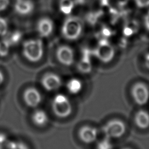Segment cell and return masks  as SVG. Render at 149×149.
Here are the masks:
<instances>
[{
  "instance_id": "1",
  "label": "cell",
  "mask_w": 149,
  "mask_h": 149,
  "mask_svg": "<svg viewBox=\"0 0 149 149\" xmlns=\"http://www.w3.org/2000/svg\"><path fill=\"white\" fill-rule=\"evenodd\" d=\"M22 53L24 58L31 62L36 63L40 61L44 53L43 42L39 38L25 41L22 46Z\"/></svg>"
},
{
  "instance_id": "2",
  "label": "cell",
  "mask_w": 149,
  "mask_h": 149,
  "mask_svg": "<svg viewBox=\"0 0 149 149\" xmlns=\"http://www.w3.org/2000/svg\"><path fill=\"white\" fill-rule=\"evenodd\" d=\"M83 25L81 20L76 16H68L61 27L62 36L70 41L76 40L81 34Z\"/></svg>"
},
{
  "instance_id": "3",
  "label": "cell",
  "mask_w": 149,
  "mask_h": 149,
  "mask_svg": "<svg viewBox=\"0 0 149 149\" xmlns=\"http://www.w3.org/2000/svg\"><path fill=\"white\" fill-rule=\"evenodd\" d=\"M52 109L54 114L59 118H66L72 112V105L69 98L63 94H58L53 98Z\"/></svg>"
},
{
  "instance_id": "4",
  "label": "cell",
  "mask_w": 149,
  "mask_h": 149,
  "mask_svg": "<svg viewBox=\"0 0 149 149\" xmlns=\"http://www.w3.org/2000/svg\"><path fill=\"white\" fill-rule=\"evenodd\" d=\"M102 132L106 137L110 139H118L124 135L126 130V124L119 119H112L102 127Z\"/></svg>"
},
{
  "instance_id": "5",
  "label": "cell",
  "mask_w": 149,
  "mask_h": 149,
  "mask_svg": "<svg viewBox=\"0 0 149 149\" xmlns=\"http://www.w3.org/2000/svg\"><path fill=\"white\" fill-rule=\"evenodd\" d=\"M131 95L134 102L140 106L146 105L149 100V88L144 83L137 82L131 88Z\"/></svg>"
},
{
  "instance_id": "6",
  "label": "cell",
  "mask_w": 149,
  "mask_h": 149,
  "mask_svg": "<svg viewBox=\"0 0 149 149\" xmlns=\"http://www.w3.org/2000/svg\"><path fill=\"white\" fill-rule=\"evenodd\" d=\"M115 55L113 47L107 40L100 41L95 49V55L97 58L104 63H108L112 61Z\"/></svg>"
},
{
  "instance_id": "7",
  "label": "cell",
  "mask_w": 149,
  "mask_h": 149,
  "mask_svg": "<svg viewBox=\"0 0 149 149\" xmlns=\"http://www.w3.org/2000/svg\"><path fill=\"white\" fill-rule=\"evenodd\" d=\"M41 83L44 89L48 91H56L62 86V81L60 76L54 73H45L41 78Z\"/></svg>"
},
{
  "instance_id": "8",
  "label": "cell",
  "mask_w": 149,
  "mask_h": 149,
  "mask_svg": "<svg viewBox=\"0 0 149 149\" xmlns=\"http://www.w3.org/2000/svg\"><path fill=\"white\" fill-rule=\"evenodd\" d=\"M56 56L59 63L65 66H70L74 62L73 50L70 47L66 45H61L58 47Z\"/></svg>"
},
{
  "instance_id": "9",
  "label": "cell",
  "mask_w": 149,
  "mask_h": 149,
  "mask_svg": "<svg viewBox=\"0 0 149 149\" xmlns=\"http://www.w3.org/2000/svg\"><path fill=\"white\" fill-rule=\"evenodd\" d=\"M25 104L30 108H36L40 105L42 100L41 94L36 88L30 87L26 88L23 94Z\"/></svg>"
},
{
  "instance_id": "10",
  "label": "cell",
  "mask_w": 149,
  "mask_h": 149,
  "mask_svg": "<svg viewBox=\"0 0 149 149\" xmlns=\"http://www.w3.org/2000/svg\"><path fill=\"white\" fill-rule=\"evenodd\" d=\"M54 30L52 20L47 17H43L38 20L36 25V30L40 37L47 38L49 37Z\"/></svg>"
},
{
  "instance_id": "11",
  "label": "cell",
  "mask_w": 149,
  "mask_h": 149,
  "mask_svg": "<svg viewBox=\"0 0 149 149\" xmlns=\"http://www.w3.org/2000/svg\"><path fill=\"white\" fill-rule=\"evenodd\" d=\"M78 136L82 142L90 144L97 140L98 130L94 127L85 125L80 127L78 132Z\"/></svg>"
},
{
  "instance_id": "12",
  "label": "cell",
  "mask_w": 149,
  "mask_h": 149,
  "mask_svg": "<svg viewBox=\"0 0 149 149\" xmlns=\"http://www.w3.org/2000/svg\"><path fill=\"white\" fill-rule=\"evenodd\" d=\"M14 9L19 15L27 16L33 12L34 4L31 0H16Z\"/></svg>"
},
{
  "instance_id": "13",
  "label": "cell",
  "mask_w": 149,
  "mask_h": 149,
  "mask_svg": "<svg viewBox=\"0 0 149 149\" xmlns=\"http://www.w3.org/2000/svg\"><path fill=\"white\" fill-rule=\"evenodd\" d=\"M134 123L141 129L149 127V112L145 109L139 110L134 115Z\"/></svg>"
},
{
  "instance_id": "14",
  "label": "cell",
  "mask_w": 149,
  "mask_h": 149,
  "mask_svg": "<svg viewBox=\"0 0 149 149\" xmlns=\"http://www.w3.org/2000/svg\"><path fill=\"white\" fill-rule=\"evenodd\" d=\"M33 123L38 127L45 126L48 122V116L43 109H37L34 111L31 115Z\"/></svg>"
},
{
  "instance_id": "15",
  "label": "cell",
  "mask_w": 149,
  "mask_h": 149,
  "mask_svg": "<svg viewBox=\"0 0 149 149\" xmlns=\"http://www.w3.org/2000/svg\"><path fill=\"white\" fill-rule=\"evenodd\" d=\"M66 87L69 93L76 95L82 90L83 83L77 78H72L66 83Z\"/></svg>"
},
{
  "instance_id": "16",
  "label": "cell",
  "mask_w": 149,
  "mask_h": 149,
  "mask_svg": "<svg viewBox=\"0 0 149 149\" xmlns=\"http://www.w3.org/2000/svg\"><path fill=\"white\" fill-rule=\"evenodd\" d=\"M77 69L81 73L84 74L88 73L91 71L92 65L88 54H86L80 61L77 65Z\"/></svg>"
},
{
  "instance_id": "17",
  "label": "cell",
  "mask_w": 149,
  "mask_h": 149,
  "mask_svg": "<svg viewBox=\"0 0 149 149\" xmlns=\"http://www.w3.org/2000/svg\"><path fill=\"white\" fill-rule=\"evenodd\" d=\"M74 7V3L73 0H59V9L60 12L65 15L69 16L72 12Z\"/></svg>"
},
{
  "instance_id": "18",
  "label": "cell",
  "mask_w": 149,
  "mask_h": 149,
  "mask_svg": "<svg viewBox=\"0 0 149 149\" xmlns=\"http://www.w3.org/2000/svg\"><path fill=\"white\" fill-rule=\"evenodd\" d=\"M10 47V44L6 38L0 40V56H7L9 54Z\"/></svg>"
},
{
  "instance_id": "19",
  "label": "cell",
  "mask_w": 149,
  "mask_h": 149,
  "mask_svg": "<svg viewBox=\"0 0 149 149\" xmlns=\"http://www.w3.org/2000/svg\"><path fill=\"white\" fill-rule=\"evenodd\" d=\"M138 29V25L135 22H129L126 24L123 29V33L127 36H130L135 31H137Z\"/></svg>"
},
{
  "instance_id": "20",
  "label": "cell",
  "mask_w": 149,
  "mask_h": 149,
  "mask_svg": "<svg viewBox=\"0 0 149 149\" xmlns=\"http://www.w3.org/2000/svg\"><path fill=\"white\" fill-rule=\"evenodd\" d=\"M96 149H113V144L111 139L106 137L100 140L96 145Z\"/></svg>"
},
{
  "instance_id": "21",
  "label": "cell",
  "mask_w": 149,
  "mask_h": 149,
  "mask_svg": "<svg viewBox=\"0 0 149 149\" xmlns=\"http://www.w3.org/2000/svg\"><path fill=\"white\" fill-rule=\"evenodd\" d=\"M8 22L5 18L0 17V37H5L8 35Z\"/></svg>"
},
{
  "instance_id": "22",
  "label": "cell",
  "mask_w": 149,
  "mask_h": 149,
  "mask_svg": "<svg viewBox=\"0 0 149 149\" xmlns=\"http://www.w3.org/2000/svg\"><path fill=\"white\" fill-rule=\"evenodd\" d=\"M6 145L8 149H29L25 144L21 142L8 141Z\"/></svg>"
},
{
  "instance_id": "23",
  "label": "cell",
  "mask_w": 149,
  "mask_h": 149,
  "mask_svg": "<svg viewBox=\"0 0 149 149\" xmlns=\"http://www.w3.org/2000/svg\"><path fill=\"white\" fill-rule=\"evenodd\" d=\"M20 36H21L20 34H19L18 32L17 33L16 32V33H13L11 35V36H9L8 37H7V38H5L8 41V42L12 46V45H15V44L17 43L20 41L21 38Z\"/></svg>"
},
{
  "instance_id": "24",
  "label": "cell",
  "mask_w": 149,
  "mask_h": 149,
  "mask_svg": "<svg viewBox=\"0 0 149 149\" xmlns=\"http://www.w3.org/2000/svg\"><path fill=\"white\" fill-rule=\"evenodd\" d=\"M10 0H0V12L6 10L9 6Z\"/></svg>"
},
{
  "instance_id": "25",
  "label": "cell",
  "mask_w": 149,
  "mask_h": 149,
  "mask_svg": "<svg viewBox=\"0 0 149 149\" xmlns=\"http://www.w3.org/2000/svg\"><path fill=\"white\" fill-rule=\"evenodd\" d=\"M8 143L7 136L2 133H0V148L3 147Z\"/></svg>"
},
{
  "instance_id": "26",
  "label": "cell",
  "mask_w": 149,
  "mask_h": 149,
  "mask_svg": "<svg viewBox=\"0 0 149 149\" xmlns=\"http://www.w3.org/2000/svg\"><path fill=\"white\" fill-rule=\"evenodd\" d=\"M136 3L140 8L146 7L149 5V0H136Z\"/></svg>"
},
{
  "instance_id": "27",
  "label": "cell",
  "mask_w": 149,
  "mask_h": 149,
  "mask_svg": "<svg viewBox=\"0 0 149 149\" xmlns=\"http://www.w3.org/2000/svg\"><path fill=\"white\" fill-rule=\"evenodd\" d=\"M144 64L146 67L149 69V53L146 54L144 58Z\"/></svg>"
},
{
  "instance_id": "28",
  "label": "cell",
  "mask_w": 149,
  "mask_h": 149,
  "mask_svg": "<svg viewBox=\"0 0 149 149\" xmlns=\"http://www.w3.org/2000/svg\"><path fill=\"white\" fill-rule=\"evenodd\" d=\"M117 1V2L120 4V5H125V4H126L129 0H116Z\"/></svg>"
},
{
  "instance_id": "29",
  "label": "cell",
  "mask_w": 149,
  "mask_h": 149,
  "mask_svg": "<svg viewBox=\"0 0 149 149\" xmlns=\"http://www.w3.org/2000/svg\"><path fill=\"white\" fill-rule=\"evenodd\" d=\"M145 21H146V27H147V29L149 30V12L148 13V14L147 15V16H146V17Z\"/></svg>"
},
{
  "instance_id": "30",
  "label": "cell",
  "mask_w": 149,
  "mask_h": 149,
  "mask_svg": "<svg viewBox=\"0 0 149 149\" xmlns=\"http://www.w3.org/2000/svg\"><path fill=\"white\" fill-rule=\"evenodd\" d=\"M3 80H4V75L3 73L0 70V85L2 84V83L3 82Z\"/></svg>"
},
{
  "instance_id": "31",
  "label": "cell",
  "mask_w": 149,
  "mask_h": 149,
  "mask_svg": "<svg viewBox=\"0 0 149 149\" xmlns=\"http://www.w3.org/2000/svg\"><path fill=\"white\" fill-rule=\"evenodd\" d=\"M122 149H132V148H129V147H124V148H122Z\"/></svg>"
},
{
  "instance_id": "32",
  "label": "cell",
  "mask_w": 149,
  "mask_h": 149,
  "mask_svg": "<svg viewBox=\"0 0 149 149\" xmlns=\"http://www.w3.org/2000/svg\"><path fill=\"white\" fill-rule=\"evenodd\" d=\"M0 149H5L3 147H2V148H0Z\"/></svg>"
}]
</instances>
